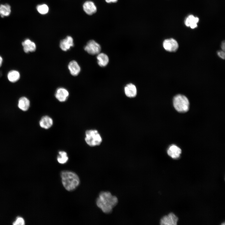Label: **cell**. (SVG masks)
I'll list each match as a JSON object with an SVG mask.
<instances>
[{"mask_svg": "<svg viewBox=\"0 0 225 225\" xmlns=\"http://www.w3.org/2000/svg\"><path fill=\"white\" fill-rule=\"evenodd\" d=\"M24 52L26 53L33 52L35 51L36 46L35 43L30 39H27L22 42Z\"/></svg>", "mask_w": 225, "mask_h": 225, "instance_id": "4fadbf2b", "label": "cell"}, {"mask_svg": "<svg viewBox=\"0 0 225 225\" xmlns=\"http://www.w3.org/2000/svg\"><path fill=\"white\" fill-rule=\"evenodd\" d=\"M36 8L38 12L42 15L47 14L49 10L48 6L45 4L38 5L37 6Z\"/></svg>", "mask_w": 225, "mask_h": 225, "instance_id": "7402d4cb", "label": "cell"}, {"mask_svg": "<svg viewBox=\"0 0 225 225\" xmlns=\"http://www.w3.org/2000/svg\"><path fill=\"white\" fill-rule=\"evenodd\" d=\"M39 124L41 127L45 129H48L52 126L53 120L48 116H43L40 119Z\"/></svg>", "mask_w": 225, "mask_h": 225, "instance_id": "5bb4252c", "label": "cell"}, {"mask_svg": "<svg viewBox=\"0 0 225 225\" xmlns=\"http://www.w3.org/2000/svg\"><path fill=\"white\" fill-rule=\"evenodd\" d=\"M163 46L165 50L170 52L176 51L178 48V42L172 38L164 40L163 42Z\"/></svg>", "mask_w": 225, "mask_h": 225, "instance_id": "8992f818", "label": "cell"}, {"mask_svg": "<svg viewBox=\"0 0 225 225\" xmlns=\"http://www.w3.org/2000/svg\"><path fill=\"white\" fill-rule=\"evenodd\" d=\"M178 219V217L175 214L171 212L161 219L160 224L161 225H176Z\"/></svg>", "mask_w": 225, "mask_h": 225, "instance_id": "52a82bcc", "label": "cell"}, {"mask_svg": "<svg viewBox=\"0 0 225 225\" xmlns=\"http://www.w3.org/2000/svg\"><path fill=\"white\" fill-rule=\"evenodd\" d=\"M20 74L17 71L12 70L8 72V78L11 82H14L18 81L20 78Z\"/></svg>", "mask_w": 225, "mask_h": 225, "instance_id": "ffe728a7", "label": "cell"}, {"mask_svg": "<svg viewBox=\"0 0 225 225\" xmlns=\"http://www.w3.org/2000/svg\"><path fill=\"white\" fill-rule=\"evenodd\" d=\"M97 58L98 65L101 67L106 66L107 65L109 62V58L108 56L104 53H99L98 54Z\"/></svg>", "mask_w": 225, "mask_h": 225, "instance_id": "ac0fdd59", "label": "cell"}, {"mask_svg": "<svg viewBox=\"0 0 225 225\" xmlns=\"http://www.w3.org/2000/svg\"><path fill=\"white\" fill-rule=\"evenodd\" d=\"M11 12V8L8 4H1L0 5V15L2 18L7 17Z\"/></svg>", "mask_w": 225, "mask_h": 225, "instance_id": "d6986e66", "label": "cell"}, {"mask_svg": "<svg viewBox=\"0 0 225 225\" xmlns=\"http://www.w3.org/2000/svg\"><path fill=\"white\" fill-rule=\"evenodd\" d=\"M30 106V101L26 97H22L19 99L18 106L19 108L22 110L24 111L28 110Z\"/></svg>", "mask_w": 225, "mask_h": 225, "instance_id": "e0dca14e", "label": "cell"}, {"mask_svg": "<svg viewBox=\"0 0 225 225\" xmlns=\"http://www.w3.org/2000/svg\"><path fill=\"white\" fill-rule=\"evenodd\" d=\"M84 50L89 54L94 55L100 53L101 47L100 44L94 40H90L84 47Z\"/></svg>", "mask_w": 225, "mask_h": 225, "instance_id": "5b68a950", "label": "cell"}, {"mask_svg": "<svg viewBox=\"0 0 225 225\" xmlns=\"http://www.w3.org/2000/svg\"><path fill=\"white\" fill-rule=\"evenodd\" d=\"M85 140L87 144L91 147L99 145L102 142V138L98 130L90 129L85 132Z\"/></svg>", "mask_w": 225, "mask_h": 225, "instance_id": "277c9868", "label": "cell"}, {"mask_svg": "<svg viewBox=\"0 0 225 225\" xmlns=\"http://www.w3.org/2000/svg\"><path fill=\"white\" fill-rule=\"evenodd\" d=\"M13 224L14 225H24L25 224V221L22 218L18 217L16 220L13 222Z\"/></svg>", "mask_w": 225, "mask_h": 225, "instance_id": "603a6c76", "label": "cell"}, {"mask_svg": "<svg viewBox=\"0 0 225 225\" xmlns=\"http://www.w3.org/2000/svg\"><path fill=\"white\" fill-rule=\"evenodd\" d=\"M118 202L117 197L108 191L100 192L96 201L97 206L106 213L111 212Z\"/></svg>", "mask_w": 225, "mask_h": 225, "instance_id": "6da1fadb", "label": "cell"}, {"mask_svg": "<svg viewBox=\"0 0 225 225\" xmlns=\"http://www.w3.org/2000/svg\"><path fill=\"white\" fill-rule=\"evenodd\" d=\"M217 54L218 56L222 59L225 58V54L224 51H220L218 52Z\"/></svg>", "mask_w": 225, "mask_h": 225, "instance_id": "cb8c5ba5", "label": "cell"}, {"mask_svg": "<svg viewBox=\"0 0 225 225\" xmlns=\"http://www.w3.org/2000/svg\"><path fill=\"white\" fill-rule=\"evenodd\" d=\"M60 47L63 51H66L70 49L74 46L73 40L72 38L69 36L61 40L60 42Z\"/></svg>", "mask_w": 225, "mask_h": 225, "instance_id": "30bf717a", "label": "cell"}, {"mask_svg": "<svg viewBox=\"0 0 225 225\" xmlns=\"http://www.w3.org/2000/svg\"><path fill=\"white\" fill-rule=\"evenodd\" d=\"M57 157L58 162L62 164H63L67 162L68 158L67 153L64 151H60Z\"/></svg>", "mask_w": 225, "mask_h": 225, "instance_id": "44dd1931", "label": "cell"}, {"mask_svg": "<svg viewBox=\"0 0 225 225\" xmlns=\"http://www.w3.org/2000/svg\"><path fill=\"white\" fill-rule=\"evenodd\" d=\"M69 95L68 90L63 88H58L56 91L55 96L56 99L61 102H65Z\"/></svg>", "mask_w": 225, "mask_h": 225, "instance_id": "ba28073f", "label": "cell"}, {"mask_svg": "<svg viewBox=\"0 0 225 225\" xmlns=\"http://www.w3.org/2000/svg\"><path fill=\"white\" fill-rule=\"evenodd\" d=\"M83 9L85 12L88 15H92L97 11V8L95 3L91 1H87L83 5Z\"/></svg>", "mask_w": 225, "mask_h": 225, "instance_id": "7c38bea8", "label": "cell"}, {"mask_svg": "<svg viewBox=\"0 0 225 225\" xmlns=\"http://www.w3.org/2000/svg\"><path fill=\"white\" fill-rule=\"evenodd\" d=\"M68 68L71 74L73 76H77L81 71L80 66L75 60H72L69 62Z\"/></svg>", "mask_w": 225, "mask_h": 225, "instance_id": "9a60e30c", "label": "cell"}, {"mask_svg": "<svg viewBox=\"0 0 225 225\" xmlns=\"http://www.w3.org/2000/svg\"><path fill=\"white\" fill-rule=\"evenodd\" d=\"M60 175L63 185L67 190L73 191L79 185L80 180L75 172L69 171H63L61 172Z\"/></svg>", "mask_w": 225, "mask_h": 225, "instance_id": "7a4b0ae2", "label": "cell"}, {"mask_svg": "<svg viewBox=\"0 0 225 225\" xmlns=\"http://www.w3.org/2000/svg\"><path fill=\"white\" fill-rule=\"evenodd\" d=\"M105 2L108 3H116L117 2L118 0H105Z\"/></svg>", "mask_w": 225, "mask_h": 225, "instance_id": "d4e9b609", "label": "cell"}, {"mask_svg": "<svg viewBox=\"0 0 225 225\" xmlns=\"http://www.w3.org/2000/svg\"><path fill=\"white\" fill-rule=\"evenodd\" d=\"M3 59L0 56V67L2 66Z\"/></svg>", "mask_w": 225, "mask_h": 225, "instance_id": "4316f807", "label": "cell"}, {"mask_svg": "<svg viewBox=\"0 0 225 225\" xmlns=\"http://www.w3.org/2000/svg\"><path fill=\"white\" fill-rule=\"evenodd\" d=\"M225 41H224L222 42L221 44V48L222 49V50L223 51H225Z\"/></svg>", "mask_w": 225, "mask_h": 225, "instance_id": "484cf974", "label": "cell"}, {"mask_svg": "<svg viewBox=\"0 0 225 225\" xmlns=\"http://www.w3.org/2000/svg\"><path fill=\"white\" fill-rule=\"evenodd\" d=\"M168 155L174 159L179 158L182 152L180 148L175 145L172 144L169 146L167 149Z\"/></svg>", "mask_w": 225, "mask_h": 225, "instance_id": "9c48e42d", "label": "cell"}, {"mask_svg": "<svg viewBox=\"0 0 225 225\" xmlns=\"http://www.w3.org/2000/svg\"><path fill=\"white\" fill-rule=\"evenodd\" d=\"M173 104L175 109L180 112H185L189 110V102L185 96L178 94L173 98Z\"/></svg>", "mask_w": 225, "mask_h": 225, "instance_id": "3957f363", "label": "cell"}, {"mask_svg": "<svg viewBox=\"0 0 225 225\" xmlns=\"http://www.w3.org/2000/svg\"><path fill=\"white\" fill-rule=\"evenodd\" d=\"M124 92L127 97L132 98L136 96L137 89L135 85L132 83H129L125 87Z\"/></svg>", "mask_w": 225, "mask_h": 225, "instance_id": "2e32d148", "label": "cell"}, {"mask_svg": "<svg viewBox=\"0 0 225 225\" xmlns=\"http://www.w3.org/2000/svg\"><path fill=\"white\" fill-rule=\"evenodd\" d=\"M199 21V18L198 17H195L193 15L190 14L186 18L184 23L187 27H189L191 28L194 29L197 27V24Z\"/></svg>", "mask_w": 225, "mask_h": 225, "instance_id": "8fae6325", "label": "cell"}]
</instances>
